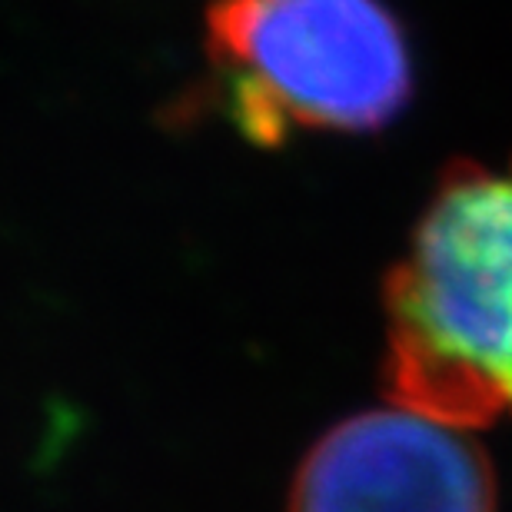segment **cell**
I'll use <instances>...</instances> for the list:
<instances>
[{
    "mask_svg": "<svg viewBox=\"0 0 512 512\" xmlns=\"http://www.w3.org/2000/svg\"><path fill=\"white\" fill-rule=\"evenodd\" d=\"M383 380L439 423H512V163L439 183L386 280Z\"/></svg>",
    "mask_w": 512,
    "mask_h": 512,
    "instance_id": "6da1fadb",
    "label": "cell"
},
{
    "mask_svg": "<svg viewBox=\"0 0 512 512\" xmlns=\"http://www.w3.org/2000/svg\"><path fill=\"white\" fill-rule=\"evenodd\" d=\"M207 57L223 117L263 147L380 130L413 90L406 37L380 0H213Z\"/></svg>",
    "mask_w": 512,
    "mask_h": 512,
    "instance_id": "7a4b0ae2",
    "label": "cell"
},
{
    "mask_svg": "<svg viewBox=\"0 0 512 512\" xmlns=\"http://www.w3.org/2000/svg\"><path fill=\"white\" fill-rule=\"evenodd\" d=\"M290 512H496V476L466 429L389 403L310 449Z\"/></svg>",
    "mask_w": 512,
    "mask_h": 512,
    "instance_id": "3957f363",
    "label": "cell"
}]
</instances>
